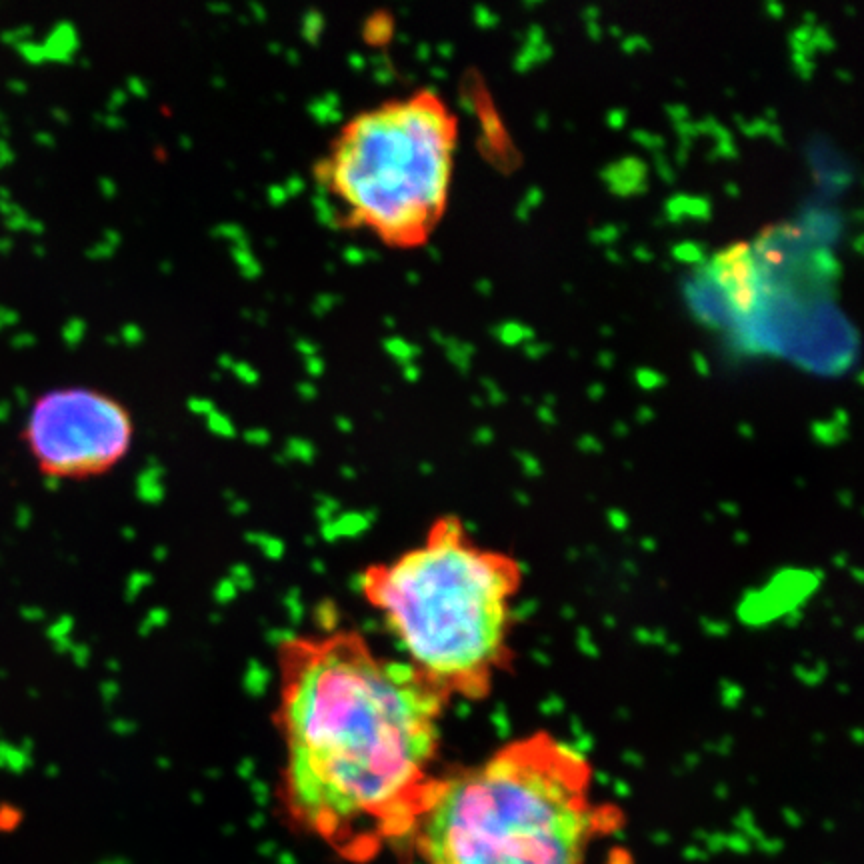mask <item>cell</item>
I'll list each match as a JSON object with an SVG mask.
<instances>
[{"mask_svg": "<svg viewBox=\"0 0 864 864\" xmlns=\"http://www.w3.org/2000/svg\"><path fill=\"white\" fill-rule=\"evenodd\" d=\"M20 438L46 478L86 480L126 458L134 442V418L120 398L102 388L52 386L30 402Z\"/></svg>", "mask_w": 864, "mask_h": 864, "instance_id": "5b68a950", "label": "cell"}, {"mask_svg": "<svg viewBox=\"0 0 864 864\" xmlns=\"http://www.w3.org/2000/svg\"><path fill=\"white\" fill-rule=\"evenodd\" d=\"M520 566L482 546L454 516L420 544L360 576L404 662L446 698H482L510 658Z\"/></svg>", "mask_w": 864, "mask_h": 864, "instance_id": "3957f363", "label": "cell"}, {"mask_svg": "<svg viewBox=\"0 0 864 864\" xmlns=\"http://www.w3.org/2000/svg\"><path fill=\"white\" fill-rule=\"evenodd\" d=\"M608 820L588 760L534 734L438 774L408 838L420 864H588Z\"/></svg>", "mask_w": 864, "mask_h": 864, "instance_id": "7a4b0ae2", "label": "cell"}, {"mask_svg": "<svg viewBox=\"0 0 864 864\" xmlns=\"http://www.w3.org/2000/svg\"><path fill=\"white\" fill-rule=\"evenodd\" d=\"M452 150L454 120L422 90L354 112L314 162V180L350 228L416 246L446 206Z\"/></svg>", "mask_w": 864, "mask_h": 864, "instance_id": "277c9868", "label": "cell"}, {"mask_svg": "<svg viewBox=\"0 0 864 864\" xmlns=\"http://www.w3.org/2000/svg\"><path fill=\"white\" fill-rule=\"evenodd\" d=\"M278 664L288 814L350 856L408 838L438 776L448 698L356 632L290 638Z\"/></svg>", "mask_w": 864, "mask_h": 864, "instance_id": "6da1fadb", "label": "cell"}, {"mask_svg": "<svg viewBox=\"0 0 864 864\" xmlns=\"http://www.w3.org/2000/svg\"><path fill=\"white\" fill-rule=\"evenodd\" d=\"M506 328H508V332H506V336H502L506 342H518V340L522 338V336H520V326H518V324H512V326L508 324Z\"/></svg>", "mask_w": 864, "mask_h": 864, "instance_id": "8992f818", "label": "cell"}]
</instances>
